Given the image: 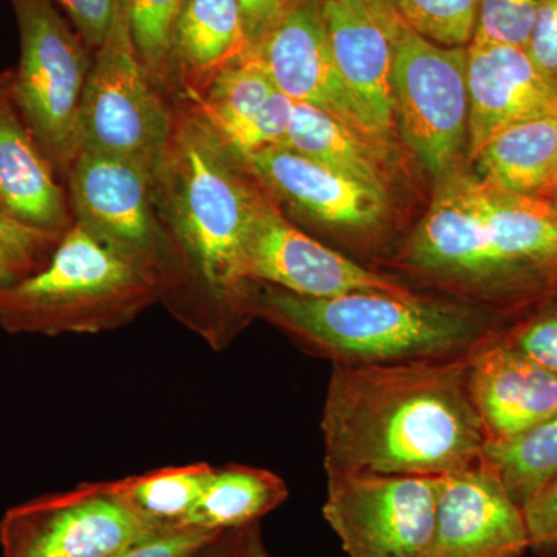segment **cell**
I'll return each mask as SVG.
<instances>
[{
  "instance_id": "obj_34",
  "label": "cell",
  "mask_w": 557,
  "mask_h": 557,
  "mask_svg": "<svg viewBox=\"0 0 557 557\" xmlns=\"http://www.w3.org/2000/svg\"><path fill=\"white\" fill-rule=\"evenodd\" d=\"M223 531L178 528L164 531L116 557H199Z\"/></svg>"
},
{
  "instance_id": "obj_4",
  "label": "cell",
  "mask_w": 557,
  "mask_h": 557,
  "mask_svg": "<svg viewBox=\"0 0 557 557\" xmlns=\"http://www.w3.org/2000/svg\"><path fill=\"white\" fill-rule=\"evenodd\" d=\"M249 309L313 357L370 366L468 358L509 319L450 298L384 293L307 298L252 282Z\"/></svg>"
},
{
  "instance_id": "obj_38",
  "label": "cell",
  "mask_w": 557,
  "mask_h": 557,
  "mask_svg": "<svg viewBox=\"0 0 557 557\" xmlns=\"http://www.w3.org/2000/svg\"><path fill=\"white\" fill-rule=\"evenodd\" d=\"M214 557H271L263 544L260 522L225 531L215 545Z\"/></svg>"
},
{
  "instance_id": "obj_21",
  "label": "cell",
  "mask_w": 557,
  "mask_h": 557,
  "mask_svg": "<svg viewBox=\"0 0 557 557\" xmlns=\"http://www.w3.org/2000/svg\"><path fill=\"white\" fill-rule=\"evenodd\" d=\"M474 161L479 177L486 182L542 199L557 180V116L523 121L502 131Z\"/></svg>"
},
{
  "instance_id": "obj_23",
  "label": "cell",
  "mask_w": 557,
  "mask_h": 557,
  "mask_svg": "<svg viewBox=\"0 0 557 557\" xmlns=\"http://www.w3.org/2000/svg\"><path fill=\"white\" fill-rule=\"evenodd\" d=\"M284 148L386 193L381 150L359 138L324 110L295 102Z\"/></svg>"
},
{
  "instance_id": "obj_17",
  "label": "cell",
  "mask_w": 557,
  "mask_h": 557,
  "mask_svg": "<svg viewBox=\"0 0 557 557\" xmlns=\"http://www.w3.org/2000/svg\"><path fill=\"white\" fill-rule=\"evenodd\" d=\"M388 2L319 0L341 76L383 148L395 129Z\"/></svg>"
},
{
  "instance_id": "obj_39",
  "label": "cell",
  "mask_w": 557,
  "mask_h": 557,
  "mask_svg": "<svg viewBox=\"0 0 557 557\" xmlns=\"http://www.w3.org/2000/svg\"><path fill=\"white\" fill-rule=\"evenodd\" d=\"M542 199L548 200L549 203L553 205V207L557 208V180L555 182V185H553L552 188L547 190V194H545V196L542 197Z\"/></svg>"
},
{
  "instance_id": "obj_32",
  "label": "cell",
  "mask_w": 557,
  "mask_h": 557,
  "mask_svg": "<svg viewBox=\"0 0 557 557\" xmlns=\"http://www.w3.org/2000/svg\"><path fill=\"white\" fill-rule=\"evenodd\" d=\"M293 106L295 101L277 90L255 116L220 138L242 159L262 149L284 146L292 124Z\"/></svg>"
},
{
  "instance_id": "obj_35",
  "label": "cell",
  "mask_w": 557,
  "mask_h": 557,
  "mask_svg": "<svg viewBox=\"0 0 557 557\" xmlns=\"http://www.w3.org/2000/svg\"><path fill=\"white\" fill-rule=\"evenodd\" d=\"M89 49L97 50L115 17L119 0H53Z\"/></svg>"
},
{
  "instance_id": "obj_27",
  "label": "cell",
  "mask_w": 557,
  "mask_h": 557,
  "mask_svg": "<svg viewBox=\"0 0 557 557\" xmlns=\"http://www.w3.org/2000/svg\"><path fill=\"white\" fill-rule=\"evenodd\" d=\"M132 38L146 72L161 91H171L177 78L174 64V28L183 0H121Z\"/></svg>"
},
{
  "instance_id": "obj_3",
  "label": "cell",
  "mask_w": 557,
  "mask_h": 557,
  "mask_svg": "<svg viewBox=\"0 0 557 557\" xmlns=\"http://www.w3.org/2000/svg\"><path fill=\"white\" fill-rule=\"evenodd\" d=\"M394 265L512 321L557 293V208L482 177L450 175Z\"/></svg>"
},
{
  "instance_id": "obj_10",
  "label": "cell",
  "mask_w": 557,
  "mask_h": 557,
  "mask_svg": "<svg viewBox=\"0 0 557 557\" xmlns=\"http://www.w3.org/2000/svg\"><path fill=\"white\" fill-rule=\"evenodd\" d=\"M442 478L330 472L322 515L350 557H426Z\"/></svg>"
},
{
  "instance_id": "obj_22",
  "label": "cell",
  "mask_w": 557,
  "mask_h": 557,
  "mask_svg": "<svg viewBox=\"0 0 557 557\" xmlns=\"http://www.w3.org/2000/svg\"><path fill=\"white\" fill-rule=\"evenodd\" d=\"M288 497L284 480L269 469L228 465L214 468L186 527L230 531L260 522Z\"/></svg>"
},
{
  "instance_id": "obj_33",
  "label": "cell",
  "mask_w": 557,
  "mask_h": 557,
  "mask_svg": "<svg viewBox=\"0 0 557 557\" xmlns=\"http://www.w3.org/2000/svg\"><path fill=\"white\" fill-rule=\"evenodd\" d=\"M530 552L557 557V475L523 505Z\"/></svg>"
},
{
  "instance_id": "obj_37",
  "label": "cell",
  "mask_w": 557,
  "mask_h": 557,
  "mask_svg": "<svg viewBox=\"0 0 557 557\" xmlns=\"http://www.w3.org/2000/svg\"><path fill=\"white\" fill-rule=\"evenodd\" d=\"M288 2L289 0H239L249 49L258 46Z\"/></svg>"
},
{
  "instance_id": "obj_12",
  "label": "cell",
  "mask_w": 557,
  "mask_h": 557,
  "mask_svg": "<svg viewBox=\"0 0 557 557\" xmlns=\"http://www.w3.org/2000/svg\"><path fill=\"white\" fill-rule=\"evenodd\" d=\"M153 172L120 157L81 150L65 182L75 225L160 273L164 234Z\"/></svg>"
},
{
  "instance_id": "obj_26",
  "label": "cell",
  "mask_w": 557,
  "mask_h": 557,
  "mask_svg": "<svg viewBox=\"0 0 557 557\" xmlns=\"http://www.w3.org/2000/svg\"><path fill=\"white\" fill-rule=\"evenodd\" d=\"M485 457L523 508L557 475V412L519 437L486 443Z\"/></svg>"
},
{
  "instance_id": "obj_36",
  "label": "cell",
  "mask_w": 557,
  "mask_h": 557,
  "mask_svg": "<svg viewBox=\"0 0 557 557\" xmlns=\"http://www.w3.org/2000/svg\"><path fill=\"white\" fill-rule=\"evenodd\" d=\"M525 50L539 72L557 87V0H542Z\"/></svg>"
},
{
  "instance_id": "obj_15",
  "label": "cell",
  "mask_w": 557,
  "mask_h": 557,
  "mask_svg": "<svg viewBox=\"0 0 557 557\" xmlns=\"http://www.w3.org/2000/svg\"><path fill=\"white\" fill-rule=\"evenodd\" d=\"M269 196L298 209L311 222L351 239H370L386 218V193L306 159L284 146L247 157Z\"/></svg>"
},
{
  "instance_id": "obj_25",
  "label": "cell",
  "mask_w": 557,
  "mask_h": 557,
  "mask_svg": "<svg viewBox=\"0 0 557 557\" xmlns=\"http://www.w3.org/2000/svg\"><path fill=\"white\" fill-rule=\"evenodd\" d=\"M214 467L205 461L168 467L123 479L124 491L139 515L161 530L186 528Z\"/></svg>"
},
{
  "instance_id": "obj_40",
  "label": "cell",
  "mask_w": 557,
  "mask_h": 557,
  "mask_svg": "<svg viewBox=\"0 0 557 557\" xmlns=\"http://www.w3.org/2000/svg\"><path fill=\"white\" fill-rule=\"evenodd\" d=\"M223 533H225V531H223ZM222 534H220V536H222ZM220 536L218 539H215V541L212 542V544L209 545V547L207 549H205V552L201 553V555L199 557H214L215 545H218Z\"/></svg>"
},
{
  "instance_id": "obj_20",
  "label": "cell",
  "mask_w": 557,
  "mask_h": 557,
  "mask_svg": "<svg viewBox=\"0 0 557 557\" xmlns=\"http://www.w3.org/2000/svg\"><path fill=\"white\" fill-rule=\"evenodd\" d=\"M172 49L183 98L199 97L220 70L249 50L239 0H183Z\"/></svg>"
},
{
  "instance_id": "obj_24",
  "label": "cell",
  "mask_w": 557,
  "mask_h": 557,
  "mask_svg": "<svg viewBox=\"0 0 557 557\" xmlns=\"http://www.w3.org/2000/svg\"><path fill=\"white\" fill-rule=\"evenodd\" d=\"M277 90L265 62L249 49L220 70L207 90L186 100V106L223 137L255 116Z\"/></svg>"
},
{
  "instance_id": "obj_6",
  "label": "cell",
  "mask_w": 557,
  "mask_h": 557,
  "mask_svg": "<svg viewBox=\"0 0 557 557\" xmlns=\"http://www.w3.org/2000/svg\"><path fill=\"white\" fill-rule=\"evenodd\" d=\"M21 58L11 95L39 148L62 178L78 156V116L89 78L87 44L53 0H10Z\"/></svg>"
},
{
  "instance_id": "obj_19",
  "label": "cell",
  "mask_w": 557,
  "mask_h": 557,
  "mask_svg": "<svg viewBox=\"0 0 557 557\" xmlns=\"http://www.w3.org/2000/svg\"><path fill=\"white\" fill-rule=\"evenodd\" d=\"M57 175L14 104L11 70L0 73V209L32 228L64 236L75 220Z\"/></svg>"
},
{
  "instance_id": "obj_13",
  "label": "cell",
  "mask_w": 557,
  "mask_h": 557,
  "mask_svg": "<svg viewBox=\"0 0 557 557\" xmlns=\"http://www.w3.org/2000/svg\"><path fill=\"white\" fill-rule=\"evenodd\" d=\"M258 51L289 100L324 110L359 138L383 150L341 76L330 49L319 0H289Z\"/></svg>"
},
{
  "instance_id": "obj_18",
  "label": "cell",
  "mask_w": 557,
  "mask_h": 557,
  "mask_svg": "<svg viewBox=\"0 0 557 557\" xmlns=\"http://www.w3.org/2000/svg\"><path fill=\"white\" fill-rule=\"evenodd\" d=\"M498 335L468 359L469 397L487 443L519 437L557 412V373Z\"/></svg>"
},
{
  "instance_id": "obj_41",
  "label": "cell",
  "mask_w": 557,
  "mask_h": 557,
  "mask_svg": "<svg viewBox=\"0 0 557 557\" xmlns=\"http://www.w3.org/2000/svg\"><path fill=\"white\" fill-rule=\"evenodd\" d=\"M392 2H394V0H392Z\"/></svg>"
},
{
  "instance_id": "obj_14",
  "label": "cell",
  "mask_w": 557,
  "mask_h": 557,
  "mask_svg": "<svg viewBox=\"0 0 557 557\" xmlns=\"http://www.w3.org/2000/svg\"><path fill=\"white\" fill-rule=\"evenodd\" d=\"M527 552L523 508L485 456L443 475L426 557H523Z\"/></svg>"
},
{
  "instance_id": "obj_2",
  "label": "cell",
  "mask_w": 557,
  "mask_h": 557,
  "mask_svg": "<svg viewBox=\"0 0 557 557\" xmlns=\"http://www.w3.org/2000/svg\"><path fill=\"white\" fill-rule=\"evenodd\" d=\"M468 358L333 364L322 409L325 472L453 474L485 456Z\"/></svg>"
},
{
  "instance_id": "obj_1",
  "label": "cell",
  "mask_w": 557,
  "mask_h": 557,
  "mask_svg": "<svg viewBox=\"0 0 557 557\" xmlns=\"http://www.w3.org/2000/svg\"><path fill=\"white\" fill-rule=\"evenodd\" d=\"M153 182L164 234L161 302L209 347L223 350L255 319L242 248L269 193L189 106L174 109Z\"/></svg>"
},
{
  "instance_id": "obj_8",
  "label": "cell",
  "mask_w": 557,
  "mask_h": 557,
  "mask_svg": "<svg viewBox=\"0 0 557 557\" xmlns=\"http://www.w3.org/2000/svg\"><path fill=\"white\" fill-rule=\"evenodd\" d=\"M395 123L432 175L449 171L468 143V47L418 35L387 3Z\"/></svg>"
},
{
  "instance_id": "obj_5",
  "label": "cell",
  "mask_w": 557,
  "mask_h": 557,
  "mask_svg": "<svg viewBox=\"0 0 557 557\" xmlns=\"http://www.w3.org/2000/svg\"><path fill=\"white\" fill-rule=\"evenodd\" d=\"M161 295L159 271L73 225L42 270L0 287V329L11 335H97L135 321Z\"/></svg>"
},
{
  "instance_id": "obj_29",
  "label": "cell",
  "mask_w": 557,
  "mask_h": 557,
  "mask_svg": "<svg viewBox=\"0 0 557 557\" xmlns=\"http://www.w3.org/2000/svg\"><path fill=\"white\" fill-rule=\"evenodd\" d=\"M62 237L24 225L0 209V287L17 284L42 270Z\"/></svg>"
},
{
  "instance_id": "obj_9",
  "label": "cell",
  "mask_w": 557,
  "mask_h": 557,
  "mask_svg": "<svg viewBox=\"0 0 557 557\" xmlns=\"http://www.w3.org/2000/svg\"><path fill=\"white\" fill-rule=\"evenodd\" d=\"M164 531L134 508L123 479L109 480L10 508L0 549L2 557H116Z\"/></svg>"
},
{
  "instance_id": "obj_11",
  "label": "cell",
  "mask_w": 557,
  "mask_h": 557,
  "mask_svg": "<svg viewBox=\"0 0 557 557\" xmlns=\"http://www.w3.org/2000/svg\"><path fill=\"white\" fill-rule=\"evenodd\" d=\"M242 274L307 298L347 293H384L403 299L420 296L406 282L380 273L321 244L278 211L271 196L260 205L242 248Z\"/></svg>"
},
{
  "instance_id": "obj_30",
  "label": "cell",
  "mask_w": 557,
  "mask_h": 557,
  "mask_svg": "<svg viewBox=\"0 0 557 557\" xmlns=\"http://www.w3.org/2000/svg\"><path fill=\"white\" fill-rule=\"evenodd\" d=\"M498 338L557 373V293L512 319Z\"/></svg>"
},
{
  "instance_id": "obj_28",
  "label": "cell",
  "mask_w": 557,
  "mask_h": 557,
  "mask_svg": "<svg viewBox=\"0 0 557 557\" xmlns=\"http://www.w3.org/2000/svg\"><path fill=\"white\" fill-rule=\"evenodd\" d=\"M403 21L438 46L468 47L474 38L479 0H394Z\"/></svg>"
},
{
  "instance_id": "obj_7",
  "label": "cell",
  "mask_w": 557,
  "mask_h": 557,
  "mask_svg": "<svg viewBox=\"0 0 557 557\" xmlns=\"http://www.w3.org/2000/svg\"><path fill=\"white\" fill-rule=\"evenodd\" d=\"M174 109L150 79L123 2L95 50L78 116V152L108 153L156 174L171 137Z\"/></svg>"
},
{
  "instance_id": "obj_16",
  "label": "cell",
  "mask_w": 557,
  "mask_h": 557,
  "mask_svg": "<svg viewBox=\"0 0 557 557\" xmlns=\"http://www.w3.org/2000/svg\"><path fill=\"white\" fill-rule=\"evenodd\" d=\"M467 78L471 160L502 131L523 121L557 116V87L522 47L471 40Z\"/></svg>"
},
{
  "instance_id": "obj_31",
  "label": "cell",
  "mask_w": 557,
  "mask_h": 557,
  "mask_svg": "<svg viewBox=\"0 0 557 557\" xmlns=\"http://www.w3.org/2000/svg\"><path fill=\"white\" fill-rule=\"evenodd\" d=\"M542 0H479L474 38L525 49Z\"/></svg>"
}]
</instances>
